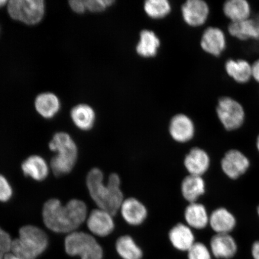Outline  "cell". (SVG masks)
Segmentation results:
<instances>
[{
    "label": "cell",
    "mask_w": 259,
    "mask_h": 259,
    "mask_svg": "<svg viewBox=\"0 0 259 259\" xmlns=\"http://www.w3.org/2000/svg\"><path fill=\"white\" fill-rule=\"evenodd\" d=\"M88 209L82 200L72 199L63 205L59 200L52 199L45 203L43 219L51 231L60 234L75 232L88 218Z\"/></svg>",
    "instance_id": "obj_1"
},
{
    "label": "cell",
    "mask_w": 259,
    "mask_h": 259,
    "mask_svg": "<svg viewBox=\"0 0 259 259\" xmlns=\"http://www.w3.org/2000/svg\"><path fill=\"white\" fill-rule=\"evenodd\" d=\"M87 186L98 208L105 210L113 216L119 211L124 199L118 174L110 175L108 182L105 184L102 171L94 168L87 175Z\"/></svg>",
    "instance_id": "obj_2"
},
{
    "label": "cell",
    "mask_w": 259,
    "mask_h": 259,
    "mask_svg": "<svg viewBox=\"0 0 259 259\" xmlns=\"http://www.w3.org/2000/svg\"><path fill=\"white\" fill-rule=\"evenodd\" d=\"M52 151L56 153L51 160V167L57 177L70 172L77 158V148L69 134L58 132L54 136L49 144Z\"/></svg>",
    "instance_id": "obj_3"
},
{
    "label": "cell",
    "mask_w": 259,
    "mask_h": 259,
    "mask_svg": "<svg viewBox=\"0 0 259 259\" xmlns=\"http://www.w3.org/2000/svg\"><path fill=\"white\" fill-rule=\"evenodd\" d=\"M48 238L46 233L34 226L22 227L19 237L12 241L11 251L24 259H35L46 250Z\"/></svg>",
    "instance_id": "obj_4"
},
{
    "label": "cell",
    "mask_w": 259,
    "mask_h": 259,
    "mask_svg": "<svg viewBox=\"0 0 259 259\" xmlns=\"http://www.w3.org/2000/svg\"><path fill=\"white\" fill-rule=\"evenodd\" d=\"M65 250L71 256L81 259H102L103 249L93 236L85 232H74L65 239Z\"/></svg>",
    "instance_id": "obj_5"
},
{
    "label": "cell",
    "mask_w": 259,
    "mask_h": 259,
    "mask_svg": "<svg viewBox=\"0 0 259 259\" xmlns=\"http://www.w3.org/2000/svg\"><path fill=\"white\" fill-rule=\"evenodd\" d=\"M45 8L42 0H11L8 5L10 16L27 25L39 23L44 18Z\"/></svg>",
    "instance_id": "obj_6"
},
{
    "label": "cell",
    "mask_w": 259,
    "mask_h": 259,
    "mask_svg": "<svg viewBox=\"0 0 259 259\" xmlns=\"http://www.w3.org/2000/svg\"><path fill=\"white\" fill-rule=\"evenodd\" d=\"M216 111L227 131H235L241 127L244 122L245 113L242 106L230 97H222L219 100Z\"/></svg>",
    "instance_id": "obj_7"
},
{
    "label": "cell",
    "mask_w": 259,
    "mask_h": 259,
    "mask_svg": "<svg viewBox=\"0 0 259 259\" xmlns=\"http://www.w3.org/2000/svg\"><path fill=\"white\" fill-rule=\"evenodd\" d=\"M181 12L184 22L191 27L196 28L205 23L209 8L203 0H187L181 6Z\"/></svg>",
    "instance_id": "obj_8"
},
{
    "label": "cell",
    "mask_w": 259,
    "mask_h": 259,
    "mask_svg": "<svg viewBox=\"0 0 259 259\" xmlns=\"http://www.w3.org/2000/svg\"><path fill=\"white\" fill-rule=\"evenodd\" d=\"M221 166L227 177L236 180L247 172L250 166V161L240 151L231 150L223 157Z\"/></svg>",
    "instance_id": "obj_9"
},
{
    "label": "cell",
    "mask_w": 259,
    "mask_h": 259,
    "mask_svg": "<svg viewBox=\"0 0 259 259\" xmlns=\"http://www.w3.org/2000/svg\"><path fill=\"white\" fill-rule=\"evenodd\" d=\"M169 132L175 141L186 143L193 138L195 134V125L189 116L184 113H178L170 119Z\"/></svg>",
    "instance_id": "obj_10"
},
{
    "label": "cell",
    "mask_w": 259,
    "mask_h": 259,
    "mask_svg": "<svg viewBox=\"0 0 259 259\" xmlns=\"http://www.w3.org/2000/svg\"><path fill=\"white\" fill-rule=\"evenodd\" d=\"M111 213L100 208L92 210L87 219V226L94 235L105 237L115 229V223Z\"/></svg>",
    "instance_id": "obj_11"
},
{
    "label": "cell",
    "mask_w": 259,
    "mask_h": 259,
    "mask_svg": "<svg viewBox=\"0 0 259 259\" xmlns=\"http://www.w3.org/2000/svg\"><path fill=\"white\" fill-rule=\"evenodd\" d=\"M210 250L219 259H232L238 250L237 242L230 234H215L210 241Z\"/></svg>",
    "instance_id": "obj_12"
},
{
    "label": "cell",
    "mask_w": 259,
    "mask_h": 259,
    "mask_svg": "<svg viewBox=\"0 0 259 259\" xmlns=\"http://www.w3.org/2000/svg\"><path fill=\"white\" fill-rule=\"evenodd\" d=\"M119 211L124 221L132 226L141 225L148 216V210L144 204L134 197L123 200Z\"/></svg>",
    "instance_id": "obj_13"
},
{
    "label": "cell",
    "mask_w": 259,
    "mask_h": 259,
    "mask_svg": "<svg viewBox=\"0 0 259 259\" xmlns=\"http://www.w3.org/2000/svg\"><path fill=\"white\" fill-rule=\"evenodd\" d=\"M200 45L205 53L214 57H219L226 48L224 32L219 28H207L203 32Z\"/></svg>",
    "instance_id": "obj_14"
},
{
    "label": "cell",
    "mask_w": 259,
    "mask_h": 259,
    "mask_svg": "<svg viewBox=\"0 0 259 259\" xmlns=\"http://www.w3.org/2000/svg\"><path fill=\"white\" fill-rule=\"evenodd\" d=\"M210 157L203 149L192 148L184 158V166L190 175L202 177L209 169Z\"/></svg>",
    "instance_id": "obj_15"
},
{
    "label": "cell",
    "mask_w": 259,
    "mask_h": 259,
    "mask_svg": "<svg viewBox=\"0 0 259 259\" xmlns=\"http://www.w3.org/2000/svg\"><path fill=\"white\" fill-rule=\"evenodd\" d=\"M160 46L161 41L156 33L153 30L144 29L139 33L136 53L142 58H154L158 54Z\"/></svg>",
    "instance_id": "obj_16"
},
{
    "label": "cell",
    "mask_w": 259,
    "mask_h": 259,
    "mask_svg": "<svg viewBox=\"0 0 259 259\" xmlns=\"http://www.w3.org/2000/svg\"><path fill=\"white\" fill-rule=\"evenodd\" d=\"M209 225L216 234H230L235 228L236 220L228 209L219 208L209 215Z\"/></svg>",
    "instance_id": "obj_17"
},
{
    "label": "cell",
    "mask_w": 259,
    "mask_h": 259,
    "mask_svg": "<svg viewBox=\"0 0 259 259\" xmlns=\"http://www.w3.org/2000/svg\"><path fill=\"white\" fill-rule=\"evenodd\" d=\"M169 238L171 245L181 251H189L196 242L192 228L183 223H178L170 229Z\"/></svg>",
    "instance_id": "obj_18"
},
{
    "label": "cell",
    "mask_w": 259,
    "mask_h": 259,
    "mask_svg": "<svg viewBox=\"0 0 259 259\" xmlns=\"http://www.w3.org/2000/svg\"><path fill=\"white\" fill-rule=\"evenodd\" d=\"M187 225L191 228L203 229L209 225V215L201 203H190L184 212Z\"/></svg>",
    "instance_id": "obj_19"
},
{
    "label": "cell",
    "mask_w": 259,
    "mask_h": 259,
    "mask_svg": "<svg viewBox=\"0 0 259 259\" xmlns=\"http://www.w3.org/2000/svg\"><path fill=\"white\" fill-rule=\"evenodd\" d=\"M181 193L187 202H197L205 193V183L202 177L189 175L181 183Z\"/></svg>",
    "instance_id": "obj_20"
},
{
    "label": "cell",
    "mask_w": 259,
    "mask_h": 259,
    "mask_svg": "<svg viewBox=\"0 0 259 259\" xmlns=\"http://www.w3.org/2000/svg\"><path fill=\"white\" fill-rule=\"evenodd\" d=\"M22 170L25 176L35 181L46 179L49 174V166L44 158L37 155H31L22 164Z\"/></svg>",
    "instance_id": "obj_21"
},
{
    "label": "cell",
    "mask_w": 259,
    "mask_h": 259,
    "mask_svg": "<svg viewBox=\"0 0 259 259\" xmlns=\"http://www.w3.org/2000/svg\"><path fill=\"white\" fill-rule=\"evenodd\" d=\"M228 30L233 36L240 40L259 39V22L257 20L247 19L232 22L229 26Z\"/></svg>",
    "instance_id": "obj_22"
},
{
    "label": "cell",
    "mask_w": 259,
    "mask_h": 259,
    "mask_svg": "<svg viewBox=\"0 0 259 259\" xmlns=\"http://www.w3.org/2000/svg\"><path fill=\"white\" fill-rule=\"evenodd\" d=\"M70 115L74 124L82 131H90L95 124L96 113L88 105L80 104L74 106Z\"/></svg>",
    "instance_id": "obj_23"
},
{
    "label": "cell",
    "mask_w": 259,
    "mask_h": 259,
    "mask_svg": "<svg viewBox=\"0 0 259 259\" xmlns=\"http://www.w3.org/2000/svg\"><path fill=\"white\" fill-rule=\"evenodd\" d=\"M35 107L40 115L45 118L50 119L54 117L59 111L60 102L54 94L45 93L35 99Z\"/></svg>",
    "instance_id": "obj_24"
},
{
    "label": "cell",
    "mask_w": 259,
    "mask_h": 259,
    "mask_svg": "<svg viewBox=\"0 0 259 259\" xmlns=\"http://www.w3.org/2000/svg\"><path fill=\"white\" fill-rule=\"evenodd\" d=\"M116 250L122 259H142L143 251L131 236H120L116 242Z\"/></svg>",
    "instance_id": "obj_25"
},
{
    "label": "cell",
    "mask_w": 259,
    "mask_h": 259,
    "mask_svg": "<svg viewBox=\"0 0 259 259\" xmlns=\"http://www.w3.org/2000/svg\"><path fill=\"white\" fill-rule=\"evenodd\" d=\"M223 11L232 22L246 20L250 14V7L245 0H231L223 6Z\"/></svg>",
    "instance_id": "obj_26"
},
{
    "label": "cell",
    "mask_w": 259,
    "mask_h": 259,
    "mask_svg": "<svg viewBox=\"0 0 259 259\" xmlns=\"http://www.w3.org/2000/svg\"><path fill=\"white\" fill-rule=\"evenodd\" d=\"M225 67L229 75L239 83L247 82L252 76L251 67L245 60H230L227 61Z\"/></svg>",
    "instance_id": "obj_27"
},
{
    "label": "cell",
    "mask_w": 259,
    "mask_h": 259,
    "mask_svg": "<svg viewBox=\"0 0 259 259\" xmlns=\"http://www.w3.org/2000/svg\"><path fill=\"white\" fill-rule=\"evenodd\" d=\"M144 10L149 18L159 20L170 15L171 5L167 0H147L144 3Z\"/></svg>",
    "instance_id": "obj_28"
},
{
    "label": "cell",
    "mask_w": 259,
    "mask_h": 259,
    "mask_svg": "<svg viewBox=\"0 0 259 259\" xmlns=\"http://www.w3.org/2000/svg\"><path fill=\"white\" fill-rule=\"evenodd\" d=\"M187 252L189 259H212L210 249L202 242H196Z\"/></svg>",
    "instance_id": "obj_29"
},
{
    "label": "cell",
    "mask_w": 259,
    "mask_h": 259,
    "mask_svg": "<svg viewBox=\"0 0 259 259\" xmlns=\"http://www.w3.org/2000/svg\"><path fill=\"white\" fill-rule=\"evenodd\" d=\"M86 11L100 13L112 6L115 3L113 0H85L83 1Z\"/></svg>",
    "instance_id": "obj_30"
},
{
    "label": "cell",
    "mask_w": 259,
    "mask_h": 259,
    "mask_svg": "<svg viewBox=\"0 0 259 259\" xmlns=\"http://www.w3.org/2000/svg\"><path fill=\"white\" fill-rule=\"evenodd\" d=\"M12 241L11 236L0 228V259H4L5 255L11 251Z\"/></svg>",
    "instance_id": "obj_31"
},
{
    "label": "cell",
    "mask_w": 259,
    "mask_h": 259,
    "mask_svg": "<svg viewBox=\"0 0 259 259\" xmlns=\"http://www.w3.org/2000/svg\"><path fill=\"white\" fill-rule=\"evenodd\" d=\"M13 194L12 188L7 179L0 175V202H6L11 199Z\"/></svg>",
    "instance_id": "obj_32"
},
{
    "label": "cell",
    "mask_w": 259,
    "mask_h": 259,
    "mask_svg": "<svg viewBox=\"0 0 259 259\" xmlns=\"http://www.w3.org/2000/svg\"><path fill=\"white\" fill-rule=\"evenodd\" d=\"M69 3L71 9L77 14H82L86 11L85 5L82 0H72Z\"/></svg>",
    "instance_id": "obj_33"
},
{
    "label": "cell",
    "mask_w": 259,
    "mask_h": 259,
    "mask_svg": "<svg viewBox=\"0 0 259 259\" xmlns=\"http://www.w3.org/2000/svg\"><path fill=\"white\" fill-rule=\"evenodd\" d=\"M251 254L252 258L259 259V240L255 241L252 244Z\"/></svg>",
    "instance_id": "obj_34"
},
{
    "label": "cell",
    "mask_w": 259,
    "mask_h": 259,
    "mask_svg": "<svg viewBox=\"0 0 259 259\" xmlns=\"http://www.w3.org/2000/svg\"><path fill=\"white\" fill-rule=\"evenodd\" d=\"M251 70L252 76L259 82V60L252 65Z\"/></svg>",
    "instance_id": "obj_35"
},
{
    "label": "cell",
    "mask_w": 259,
    "mask_h": 259,
    "mask_svg": "<svg viewBox=\"0 0 259 259\" xmlns=\"http://www.w3.org/2000/svg\"><path fill=\"white\" fill-rule=\"evenodd\" d=\"M4 259H24L17 256V255L10 252L5 255Z\"/></svg>",
    "instance_id": "obj_36"
},
{
    "label": "cell",
    "mask_w": 259,
    "mask_h": 259,
    "mask_svg": "<svg viewBox=\"0 0 259 259\" xmlns=\"http://www.w3.org/2000/svg\"><path fill=\"white\" fill-rule=\"evenodd\" d=\"M7 1H5V0H0V8L3 7V6H4L6 3H7Z\"/></svg>",
    "instance_id": "obj_37"
},
{
    "label": "cell",
    "mask_w": 259,
    "mask_h": 259,
    "mask_svg": "<svg viewBox=\"0 0 259 259\" xmlns=\"http://www.w3.org/2000/svg\"><path fill=\"white\" fill-rule=\"evenodd\" d=\"M256 147H257V150L259 152V135L258 136V137L257 138Z\"/></svg>",
    "instance_id": "obj_38"
},
{
    "label": "cell",
    "mask_w": 259,
    "mask_h": 259,
    "mask_svg": "<svg viewBox=\"0 0 259 259\" xmlns=\"http://www.w3.org/2000/svg\"><path fill=\"white\" fill-rule=\"evenodd\" d=\"M257 212L258 215V216H259V205H258V207H257Z\"/></svg>",
    "instance_id": "obj_39"
},
{
    "label": "cell",
    "mask_w": 259,
    "mask_h": 259,
    "mask_svg": "<svg viewBox=\"0 0 259 259\" xmlns=\"http://www.w3.org/2000/svg\"><path fill=\"white\" fill-rule=\"evenodd\" d=\"M257 21L259 22V18H258V19H257Z\"/></svg>",
    "instance_id": "obj_40"
}]
</instances>
